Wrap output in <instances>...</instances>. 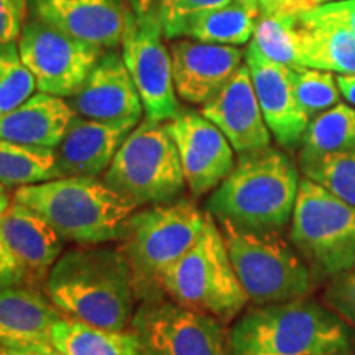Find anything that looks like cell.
<instances>
[{"mask_svg":"<svg viewBox=\"0 0 355 355\" xmlns=\"http://www.w3.org/2000/svg\"><path fill=\"white\" fill-rule=\"evenodd\" d=\"M43 293L66 318L109 331H127L139 304L125 255L105 243L63 252Z\"/></svg>","mask_w":355,"mask_h":355,"instance_id":"obj_1","label":"cell"},{"mask_svg":"<svg viewBox=\"0 0 355 355\" xmlns=\"http://www.w3.org/2000/svg\"><path fill=\"white\" fill-rule=\"evenodd\" d=\"M230 355H352L354 327L309 298L254 304L227 331Z\"/></svg>","mask_w":355,"mask_h":355,"instance_id":"obj_2","label":"cell"},{"mask_svg":"<svg viewBox=\"0 0 355 355\" xmlns=\"http://www.w3.org/2000/svg\"><path fill=\"white\" fill-rule=\"evenodd\" d=\"M300 171L282 150L268 148L239 157L207 198L216 222L247 230H283L291 222L300 189Z\"/></svg>","mask_w":355,"mask_h":355,"instance_id":"obj_3","label":"cell"},{"mask_svg":"<svg viewBox=\"0 0 355 355\" xmlns=\"http://www.w3.org/2000/svg\"><path fill=\"white\" fill-rule=\"evenodd\" d=\"M12 199L37 212L63 242L74 245L119 242L127 219L139 209L102 178L91 176H63L21 186Z\"/></svg>","mask_w":355,"mask_h":355,"instance_id":"obj_4","label":"cell"},{"mask_svg":"<svg viewBox=\"0 0 355 355\" xmlns=\"http://www.w3.org/2000/svg\"><path fill=\"white\" fill-rule=\"evenodd\" d=\"M206 216L207 212L188 198L139 207L132 212L117 247L132 268L139 303L165 295L162 278L196 242Z\"/></svg>","mask_w":355,"mask_h":355,"instance_id":"obj_5","label":"cell"},{"mask_svg":"<svg viewBox=\"0 0 355 355\" xmlns=\"http://www.w3.org/2000/svg\"><path fill=\"white\" fill-rule=\"evenodd\" d=\"M162 290L175 303L209 314L224 324L241 316L250 303L234 270L219 224L209 212L196 242L162 278Z\"/></svg>","mask_w":355,"mask_h":355,"instance_id":"obj_6","label":"cell"},{"mask_svg":"<svg viewBox=\"0 0 355 355\" xmlns=\"http://www.w3.org/2000/svg\"><path fill=\"white\" fill-rule=\"evenodd\" d=\"M217 224L250 303L308 298L314 275L283 230H247L224 222Z\"/></svg>","mask_w":355,"mask_h":355,"instance_id":"obj_7","label":"cell"},{"mask_svg":"<svg viewBox=\"0 0 355 355\" xmlns=\"http://www.w3.org/2000/svg\"><path fill=\"white\" fill-rule=\"evenodd\" d=\"M102 181L137 207L183 198L186 180L166 122L145 119L123 140Z\"/></svg>","mask_w":355,"mask_h":355,"instance_id":"obj_8","label":"cell"},{"mask_svg":"<svg viewBox=\"0 0 355 355\" xmlns=\"http://www.w3.org/2000/svg\"><path fill=\"white\" fill-rule=\"evenodd\" d=\"M290 241L314 277L336 278L355 268V206L309 178H301Z\"/></svg>","mask_w":355,"mask_h":355,"instance_id":"obj_9","label":"cell"},{"mask_svg":"<svg viewBox=\"0 0 355 355\" xmlns=\"http://www.w3.org/2000/svg\"><path fill=\"white\" fill-rule=\"evenodd\" d=\"M128 329L140 355H230L224 322L165 295L140 301Z\"/></svg>","mask_w":355,"mask_h":355,"instance_id":"obj_10","label":"cell"},{"mask_svg":"<svg viewBox=\"0 0 355 355\" xmlns=\"http://www.w3.org/2000/svg\"><path fill=\"white\" fill-rule=\"evenodd\" d=\"M21 60L44 94L68 99L104 55V48L69 37L55 26L33 19L19 38Z\"/></svg>","mask_w":355,"mask_h":355,"instance_id":"obj_11","label":"cell"},{"mask_svg":"<svg viewBox=\"0 0 355 355\" xmlns=\"http://www.w3.org/2000/svg\"><path fill=\"white\" fill-rule=\"evenodd\" d=\"M157 21L132 13L122 40V58L139 91L145 117L170 122L181 112L173 81L171 53Z\"/></svg>","mask_w":355,"mask_h":355,"instance_id":"obj_12","label":"cell"},{"mask_svg":"<svg viewBox=\"0 0 355 355\" xmlns=\"http://www.w3.org/2000/svg\"><path fill=\"white\" fill-rule=\"evenodd\" d=\"M166 123L180 153L191 196L211 194L237 163L232 145L201 110H181Z\"/></svg>","mask_w":355,"mask_h":355,"instance_id":"obj_13","label":"cell"},{"mask_svg":"<svg viewBox=\"0 0 355 355\" xmlns=\"http://www.w3.org/2000/svg\"><path fill=\"white\" fill-rule=\"evenodd\" d=\"M245 64L272 137L283 148L300 146L311 121L296 101L293 69L266 58L254 42L248 43Z\"/></svg>","mask_w":355,"mask_h":355,"instance_id":"obj_14","label":"cell"},{"mask_svg":"<svg viewBox=\"0 0 355 355\" xmlns=\"http://www.w3.org/2000/svg\"><path fill=\"white\" fill-rule=\"evenodd\" d=\"M201 114L224 133L239 157L261 152L272 144V132L261 114L247 64L201 105Z\"/></svg>","mask_w":355,"mask_h":355,"instance_id":"obj_15","label":"cell"},{"mask_svg":"<svg viewBox=\"0 0 355 355\" xmlns=\"http://www.w3.org/2000/svg\"><path fill=\"white\" fill-rule=\"evenodd\" d=\"M66 101L74 115L92 121L139 123L145 114L123 58L115 51L104 53L81 87Z\"/></svg>","mask_w":355,"mask_h":355,"instance_id":"obj_16","label":"cell"},{"mask_svg":"<svg viewBox=\"0 0 355 355\" xmlns=\"http://www.w3.org/2000/svg\"><path fill=\"white\" fill-rule=\"evenodd\" d=\"M30 7L35 19L104 50L121 46L133 13L123 0H30Z\"/></svg>","mask_w":355,"mask_h":355,"instance_id":"obj_17","label":"cell"},{"mask_svg":"<svg viewBox=\"0 0 355 355\" xmlns=\"http://www.w3.org/2000/svg\"><path fill=\"white\" fill-rule=\"evenodd\" d=\"M170 53L176 94L193 105L211 101L243 64V53L230 44L176 40Z\"/></svg>","mask_w":355,"mask_h":355,"instance_id":"obj_18","label":"cell"},{"mask_svg":"<svg viewBox=\"0 0 355 355\" xmlns=\"http://www.w3.org/2000/svg\"><path fill=\"white\" fill-rule=\"evenodd\" d=\"M0 235L28 286L43 290L48 273L63 254V239L37 212L17 201L0 212Z\"/></svg>","mask_w":355,"mask_h":355,"instance_id":"obj_19","label":"cell"},{"mask_svg":"<svg viewBox=\"0 0 355 355\" xmlns=\"http://www.w3.org/2000/svg\"><path fill=\"white\" fill-rule=\"evenodd\" d=\"M139 123L101 122L74 115L55 148L61 178L104 175L123 140Z\"/></svg>","mask_w":355,"mask_h":355,"instance_id":"obj_20","label":"cell"},{"mask_svg":"<svg viewBox=\"0 0 355 355\" xmlns=\"http://www.w3.org/2000/svg\"><path fill=\"white\" fill-rule=\"evenodd\" d=\"M73 117L68 101L38 91L17 109L0 115V139L55 150Z\"/></svg>","mask_w":355,"mask_h":355,"instance_id":"obj_21","label":"cell"},{"mask_svg":"<svg viewBox=\"0 0 355 355\" xmlns=\"http://www.w3.org/2000/svg\"><path fill=\"white\" fill-rule=\"evenodd\" d=\"M64 314L43 290L28 285L0 290V343L48 340L53 324Z\"/></svg>","mask_w":355,"mask_h":355,"instance_id":"obj_22","label":"cell"},{"mask_svg":"<svg viewBox=\"0 0 355 355\" xmlns=\"http://www.w3.org/2000/svg\"><path fill=\"white\" fill-rule=\"evenodd\" d=\"M303 68L355 74V35L339 21L324 19L313 7L300 12Z\"/></svg>","mask_w":355,"mask_h":355,"instance_id":"obj_23","label":"cell"},{"mask_svg":"<svg viewBox=\"0 0 355 355\" xmlns=\"http://www.w3.org/2000/svg\"><path fill=\"white\" fill-rule=\"evenodd\" d=\"M257 17L259 13L248 8L242 0H235L227 6L191 13L176 21L165 33V38H191L204 43L239 46L254 38Z\"/></svg>","mask_w":355,"mask_h":355,"instance_id":"obj_24","label":"cell"},{"mask_svg":"<svg viewBox=\"0 0 355 355\" xmlns=\"http://www.w3.org/2000/svg\"><path fill=\"white\" fill-rule=\"evenodd\" d=\"M300 146L301 171L332 155L355 150V109L339 102L319 114L309 122Z\"/></svg>","mask_w":355,"mask_h":355,"instance_id":"obj_25","label":"cell"},{"mask_svg":"<svg viewBox=\"0 0 355 355\" xmlns=\"http://www.w3.org/2000/svg\"><path fill=\"white\" fill-rule=\"evenodd\" d=\"M50 344L64 355H140L130 329H102L66 316L53 324Z\"/></svg>","mask_w":355,"mask_h":355,"instance_id":"obj_26","label":"cell"},{"mask_svg":"<svg viewBox=\"0 0 355 355\" xmlns=\"http://www.w3.org/2000/svg\"><path fill=\"white\" fill-rule=\"evenodd\" d=\"M301 10H278L257 17L254 38L250 42L266 58L291 69L303 68L301 55Z\"/></svg>","mask_w":355,"mask_h":355,"instance_id":"obj_27","label":"cell"},{"mask_svg":"<svg viewBox=\"0 0 355 355\" xmlns=\"http://www.w3.org/2000/svg\"><path fill=\"white\" fill-rule=\"evenodd\" d=\"M61 178L55 150L26 146L0 139V183L6 188L43 183Z\"/></svg>","mask_w":355,"mask_h":355,"instance_id":"obj_28","label":"cell"},{"mask_svg":"<svg viewBox=\"0 0 355 355\" xmlns=\"http://www.w3.org/2000/svg\"><path fill=\"white\" fill-rule=\"evenodd\" d=\"M35 89L37 81L21 60L19 43L0 44V115L28 101Z\"/></svg>","mask_w":355,"mask_h":355,"instance_id":"obj_29","label":"cell"},{"mask_svg":"<svg viewBox=\"0 0 355 355\" xmlns=\"http://www.w3.org/2000/svg\"><path fill=\"white\" fill-rule=\"evenodd\" d=\"M293 87L300 107L309 121L339 104L340 91L329 71L301 68L293 69Z\"/></svg>","mask_w":355,"mask_h":355,"instance_id":"obj_30","label":"cell"},{"mask_svg":"<svg viewBox=\"0 0 355 355\" xmlns=\"http://www.w3.org/2000/svg\"><path fill=\"white\" fill-rule=\"evenodd\" d=\"M303 175L355 206V150L324 158Z\"/></svg>","mask_w":355,"mask_h":355,"instance_id":"obj_31","label":"cell"},{"mask_svg":"<svg viewBox=\"0 0 355 355\" xmlns=\"http://www.w3.org/2000/svg\"><path fill=\"white\" fill-rule=\"evenodd\" d=\"M230 2H235V0H132V6L137 15H144L146 19L157 21L165 35L176 21L191 13L227 6Z\"/></svg>","mask_w":355,"mask_h":355,"instance_id":"obj_32","label":"cell"},{"mask_svg":"<svg viewBox=\"0 0 355 355\" xmlns=\"http://www.w3.org/2000/svg\"><path fill=\"white\" fill-rule=\"evenodd\" d=\"M324 303L350 326H355V268L332 278L324 293Z\"/></svg>","mask_w":355,"mask_h":355,"instance_id":"obj_33","label":"cell"},{"mask_svg":"<svg viewBox=\"0 0 355 355\" xmlns=\"http://www.w3.org/2000/svg\"><path fill=\"white\" fill-rule=\"evenodd\" d=\"M28 6L30 0H0V44L20 38Z\"/></svg>","mask_w":355,"mask_h":355,"instance_id":"obj_34","label":"cell"},{"mask_svg":"<svg viewBox=\"0 0 355 355\" xmlns=\"http://www.w3.org/2000/svg\"><path fill=\"white\" fill-rule=\"evenodd\" d=\"M313 12L324 19L339 21L355 35V0H337V2L331 0L313 7Z\"/></svg>","mask_w":355,"mask_h":355,"instance_id":"obj_35","label":"cell"},{"mask_svg":"<svg viewBox=\"0 0 355 355\" xmlns=\"http://www.w3.org/2000/svg\"><path fill=\"white\" fill-rule=\"evenodd\" d=\"M19 285H26L24 270L13 259L10 250L3 242L2 235H0V290Z\"/></svg>","mask_w":355,"mask_h":355,"instance_id":"obj_36","label":"cell"},{"mask_svg":"<svg viewBox=\"0 0 355 355\" xmlns=\"http://www.w3.org/2000/svg\"><path fill=\"white\" fill-rule=\"evenodd\" d=\"M242 2L259 15L278 10H306L319 6L314 0H242Z\"/></svg>","mask_w":355,"mask_h":355,"instance_id":"obj_37","label":"cell"},{"mask_svg":"<svg viewBox=\"0 0 355 355\" xmlns=\"http://www.w3.org/2000/svg\"><path fill=\"white\" fill-rule=\"evenodd\" d=\"M336 79L340 96H344V99L355 107V74H339Z\"/></svg>","mask_w":355,"mask_h":355,"instance_id":"obj_38","label":"cell"},{"mask_svg":"<svg viewBox=\"0 0 355 355\" xmlns=\"http://www.w3.org/2000/svg\"><path fill=\"white\" fill-rule=\"evenodd\" d=\"M0 355H38L25 343H0Z\"/></svg>","mask_w":355,"mask_h":355,"instance_id":"obj_39","label":"cell"},{"mask_svg":"<svg viewBox=\"0 0 355 355\" xmlns=\"http://www.w3.org/2000/svg\"><path fill=\"white\" fill-rule=\"evenodd\" d=\"M25 344L30 345V347H32L38 355H64L56 347H53L48 340H35V343H25Z\"/></svg>","mask_w":355,"mask_h":355,"instance_id":"obj_40","label":"cell"},{"mask_svg":"<svg viewBox=\"0 0 355 355\" xmlns=\"http://www.w3.org/2000/svg\"><path fill=\"white\" fill-rule=\"evenodd\" d=\"M12 198L8 196V188H6L2 183H0V212H3L10 206Z\"/></svg>","mask_w":355,"mask_h":355,"instance_id":"obj_41","label":"cell"},{"mask_svg":"<svg viewBox=\"0 0 355 355\" xmlns=\"http://www.w3.org/2000/svg\"><path fill=\"white\" fill-rule=\"evenodd\" d=\"M314 2H318V3H326V2H329V0H314Z\"/></svg>","mask_w":355,"mask_h":355,"instance_id":"obj_42","label":"cell"},{"mask_svg":"<svg viewBox=\"0 0 355 355\" xmlns=\"http://www.w3.org/2000/svg\"><path fill=\"white\" fill-rule=\"evenodd\" d=\"M329 2H331V0H329Z\"/></svg>","mask_w":355,"mask_h":355,"instance_id":"obj_43","label":"cell"}]
</instances>
